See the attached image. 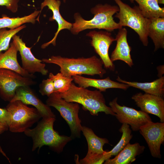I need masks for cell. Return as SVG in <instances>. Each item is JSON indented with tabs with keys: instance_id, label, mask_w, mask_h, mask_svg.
Wrapping results in <instances>:
<instances>
[{
	"instance_id": "obj_1",
	"label": "cell",
	"mask_w": 164,
	"mask_h": 164,
	"mask_svg": "<svg viewBox=\"0 0 164 164\" xmlns=\"http://www.w3.org/2000/svg\"><path fill=\"white\" fill-rule=\"evenodd\" d=\"M44 63L54 64L60 68V73L64 76L72 77L76 75L85 74L99 75L102 77L106 71L103 67L100 58L94 55L91 57L69 58L60 56H52L48 58H43Z\"/></svg>"
},
{
	"instance_id": "obj_2",
	"label": "cell",
	"mask_w": 164,
	"mask_h": 164,
	"mask_svg": "<svg viewBox=\"0 0 164 164\" xmlns=\"http://www.w3.org/2000/svg\"><path fill=\"white\" fill-rule=\"evenodd\" d=\"M119 10L118 5L97 4L91 9V12L94 16L88 20L84 19L79 13H76L74 15L75 22L72 23L70 31L72 34L77 35L87 29H103L109 32L119 29L122 27L115 21L113 17Z\"/></svg>"
},
{
	"instance_id": "obj_3",
	"label": "cell",
	"mask_w": 164,
	"mask_h": 164,
	"mask_svg": "<svg viewBox=\"0 0 164 164\" xmlns=\"http://www.w3.org/2000/svg\"><path fill=\"white\" fill-rule=\"evenodd\" d=\"M55 121V118H42L35 128H29L24 132L32 139V151L38 149L39 153L42 146L46 145L52 150L60 153L63 151L66 145L72 140L70 136L60 135L54 129Z\"/></svg>"
},
{
	"instance_id": "obj_4",
	"label": "cell",
	"mask_w": 164,
	"mask_h": 164,
	"mask_svg": "<svg viewBox=\"0 0 164 164\" xmlns=\"http://www.w3.org/2000/svg\"><path fill=\"white\" fill-rule=\"evenodd\" d=\"M59 94L67 101L81 104L83 109L89 111L92 115L97 116L99 112H104L106 114L116 115L111 107L106 105L104 97L99 91L77 86L72 82L67 91Z\"/></svg>"
},
{
	"instance_id": "obj_5",
	"label": "cell",
	"mask_w": 164,
	"mask_h": 164,
	"mask_svg": "<svg viewBox=\"0 0 164 164\" xmlns=\"http://www.w3.org/2000/svg\"><path fill=\"white\" fill-rule=\"evenodd\" d=\"M119 8L115 17L119 19L118 24L122 27L128 26L133 29L138 35L143 45L148 44L147 26L148 19L144 17L138 6L133 7L121 0H113Z\"/></svg>"
},
{
	"instance_id": "obj_6",
	"label": "cell",
	"mask_w": 164,
	"mask_h": 164,
	"mask_svg": "<svg viewBox=\"0 0 164 164\" xmlns=\"http://www.w3.org/2000/svg\"><path fill=\"white\" fill-rule=\"evenodd\" d=\"M6 108L10 115L8 126L12 132H24L42 118L36 108L29 107L19 100L9 102Z\"/></svg>"
},
{
	"instance_id": "obj_7",
	"label": "cell",
	"mask_w": 164,
	"mask_h": 164,
	"mask_svg": "<svg viewBox=\"0 0 164 164\" xmlns=\"http://www.w3.org/2000/svg\"><path fill=\"white\" fill-rule=\"evenodd\" d=\"M46 102L49 106L55 108L66 121L69 127L72 138H80L82 126L78 116L79 104L67 101L56 92L48 97Z\"/></svg>"
},
{
	"instance_id": "obj_8",
	"label": "cell",
	"mask_w": 164,
	"mask_h": 164,
	"mask_svg": "<svg viewBox=\"0 0 164 164\" xmlns=\"http://www.w3.org/2000/svg\"><path fill=\"white\" fill-rule=\"evenodd\" d=\"M117 101L116 97L111 101L109 103L110 107L115 113V116L118 121L122 124L130 125L133 131H139L142 126L152 121L148 114L141 110L121 106L118 104Z\"/></svg>"
},
{
	"instance_id": "obj_9",
	"label": "cell",
	"mask_w": 164,
	"mask_h": 164,
	"mask_svg": "<svg viewBox=\"0 0 164 164\" xmlns=\"http://www.w3.org/2000/svg\"><path fill=\"white\" fill-rule=\"evenodd\" d=\"M33 79L5 69H0V96L4 101L10 102L17 89L21 86H30L36 82Z\"/></svg>"
},
{
	"instance_id": "obj_10",
	"label": "cell",
	"mask_w": 164,
	"mask_h": 164,
	"mask_svg": "<svg viewBox=\"0 0 164 164\" xmlns=\"http://www.w3.org/2000/svg\"><path fill=\"white\" fill-rule=\"evenodd\" d=\"M81 132L85 137L88 146L86 156L80 160V164H101L107 159L106 151L103 149L104 144H109L106 138L97 136L93 130L88 127L82 126Z\"/></svg>"
},
{
	"instance_id": "obj_11",
	"label": "cell",
	"mask_w": 164,
	"mask_h": 164,
	"mask_svg": "<svg viewBox=\"0 0 164 164\" xmlns=\"http://www.w3.org/2000/svg\"><path fill=\"white\" fill-rule=\"evenodd\" d=\"M86 36L91 38V45L100 56L104 67L114 71V65L109 57L108 51L111 45L115 41V38L110 32L106 31H92L87 33Z\"/></svg>"
},
{
	"instance_id": "obj_12",
	"label": "cell",
	"mask_w": 164,
	"mask_h": 164,
	"mask_svg": "<svg viewBox=\"0 0 164 164\" xmlns=\"http://www.w3.org/2000/svg\"><path fill=\"white\" fill-rule=\"evenodd\" d=\"M139 131L147 144L151 155L161 158L160 147L164 142V122L152 121L142 126Z\"/></svg>"
},
{
	"instance_id": "obj_13",
	"label": "cell",
	"mask_w": 164,
	"mask_h": 164,
	"mask_svg": "<svg viewBox=\"0 0 164 164\" xmlns=\"http://www.w3.org/2000/svg\"><path fill=\"white\" fill-rule=\"evenodd\" d=\"M12 42L17 47L21 57L22 68L29 73L33 74L36 73L46 75L48 70L42 60L36 58L31 52V48L28 47L19 36L15 35Z\"/></svg>"
},
{
	"instance_id": "obj_14",
	"label": "cell",
	"mask_w": 164,
	"mask_h": 164,
	"mask_svg": "<svg viewBox=\"0 0 164 164\" xmlns=\"http://www.w3.org/2000/svg\"><path fill=\"white\" fill-rule=\"evenodd\" d=\"M141 110L158 117L161 122H164V100L163 97L141 92L132 97Z\"/></svg>"
},
{
	"instance_id": "obj_15",
	"label": "cell",
	"mask_w": 164,
	"mask_h": 164,
	"mask_svg": "<svg viewBox=\"0 0 164 164\" xmlns=\"http://www.w3.org/2000/svg\"><path fill=\"white\" fill-rule=\"evenodd\" d=\"M16 100L20 101L26 105L35 107L42 118H56L50 107L41 101L30 86H21L17 89L15 95L11 101Z\"/></svg>"
},
{
	"instance_id": "obj_16",
	"label": "cell",
	"mask_w": 164,
	"mask_h": 164,
	"mask_svg": "<svg viewBox=\"0 0 164 164\" xmlns=\"http://www.w3.org/2000/svg\"><path fill=\"white\" fill-rule=\"evenodd\" d=\"M61 4L60 0H44L40 5L41 12L42 10L45 7H47L53 13V16L49 18L50 21H55L57 23L58 27L53 38L49 42L43 44L41 48L43 49L46 48L50 44L53 46L56 45V40L59 32L62 30L67 29L70 30L72 23L64 19L61 15L60 12V7Z\"/></svg>"
},
{
	"instance_id": "obj_17",
	"label": "cell",
	"mask_w": 164,
	"mask_h": 164,
	"mask_svg": "<svg viewBox=\"0 0 164 164\" xmlns=\"http://www.w3.org/2000/svg\"><path fill=\"white\" fill-rule=\"evenodd\" d=\"M118 29L115 38L116 46L111 54L110 59L112 62L117 60L123 61L132 67L134 64L130 54L132 48L127 41V30L122 27Z\"/></svg>"
},
{
	"instance_id": "obj_18",
	"label": "cell",
	"mask_w": 164,
	"mask_h": 164,
	"mask_svg": "<svg viewBox=\"0 0 164 164\" xmlns=\"http://www.w3.org/2000/svg\"><path fill=\"white\" fill-rule=\"evenodd\" d=\"M72 77L73 81L78 86L84 88L94 87L101 92H105L109 88H118L125 90L130 87L127 84L113 81L109 77L101 79L87 78L80 75H74Z\"/></svg>"
},
{
	"instance_id": "obj_19",
	"label": "cell",
	"mask_w": 164,
	"mask_h": 164,
	"mask_svg": "<svg viewBox=\"0 0 164 164\" xmlns=\"http://www.w3.org/2000/svg\"><path fill=\"white\" fill-rule=\"evenodd\" d=\"M18 51L12 42L9 48L4 53H0V69H5L15 71L24 77L34 79L35 76L29 73L19 64L17 59Z\"/></svg>"
},
{
	"instance_id": "obj_20",
	"label": "cell",
	"mask_w": 164,
	"mask_h": 164,
	"mask_svg": "<svg viewBox=\"0 0 164 164\" xmlns=\"http://www.w3.org/2000/svg\"><path fill=\"white\" fill-rule=\"evenodd\" d=\"M145 147L138 143H128L114 158H109L104 164H129L135 161L136 157L144 152Z\"/></svg>"
},
{
	"instance_id": "obj_21",
	"label": "cell",
	"mask_w": 164,
	"mask_h": 164,
	"mask_svg": "<svg viewBox=\"0 0 164 164\" xmlns=\"http://www.w3.org/2000/svg\"><path fill=\"white\" fill-rule=\"evenodd\" d=\"M147 33L154 44L155 51L164 49V17L148 19Z\"/></svg>"
},
{
	"instance_id": "obj_22",
	"label": "cell",
	"mask_w": 164,
	"mask_h": 164,
	"mask_svg": "<svg viewBox=\"0 0 164 164\" xmlns=\"http://www.w3.org/2000/svg\"><path fill=\"white\" fill-rule=\"evenodd\" d=\"M118 82L124 83L141 90L145 93L163 97L164 95V77L162 76L150 82L140 83L130 82L124 80L118 77L116 79Z\"/></svg>"
},
{
	"instance_id": "obj_23",
	"label": "cell",
	"mask_w": 164,
	"mask_h": 164,
	"mask_svg": "<svg viewBox=\"0 0 164 164\" xmlns=\"http://www.w3.org/2000/svg\"><path fill=\"white\" fill-rule=\"evenodd\" d=\"M131 3L135 1L143 16L148 19L164 17V8L159 4H164V0H128Z\"/></svg>"
},
{
	"instance_id": "obj_24",
	"label": "cell",
	"mask_w": 164,
	"mask_h": 164,
	"mask_svg": "<svg viewBox=\"0 0 164 164\" xmlns=\"http://www.w3.org/2000/svg\"><path fill=\"white\" fill-rule=\"evenodd\" d=\"M40 13V11L35 10L28 15L15 18H10L3 15L0 18V29L6 28L14 29L27 23L34 24L36 21H39Z\"/></svg>"
},
{
	"instance_id": "obj_25",
	"label": "cell",
	"mask_w": 164,
	"mask_h": 164,
	"mask_svg": "<svg viewBox=\"0 0 164 164\" xmlns=\"http://www.w3.org/2000/svg\"><path fill=\"white\" fill-rule=\"evenodd\" d=\"M119 131L122 133L121 138L117 144L111 150L106 151L108 159L112 156L117 155L129 143L132 137V130L130 126L126 124H123Z\"/></svg>"
},
{
	"instance_id": "obj_26",
	"label": "cell",
	"mask_w": 164,
	"mask_h": 164,
	"mask_svg": "<svg viewBox=\"0 0 164 164\" xmlns=\"http://www.w3.org/2000/svg\"><path fill=\"white\" fill-rule=\"evenodd\" d=\"M49 78L53 81L54 92L63 93L67 91L73 81L72 77L63 76L60 72L54 75L52 73H49Z\"/></svg>"
},
{
	"instance_id": "obj_27",
	"label": "cell",
	"mask_w": 164,
	"mask_h": 164,
	"mask_svg": "<svg viewBox=\"0 0 164 164\" xmlns=\"http://www.w3.org/2000/svg\"><path fill=\"white\" fill-rule=\"evenodd\" d=\"M26 27L23 25L16 28L7 30L6 28L0 29V53L6 51L10 47V41L13 37Z\"/></svg>"
},
{
	"instance_id": "obj_28",
	"label": "cell",
	"mask_w": 164,
	"mask_h": 164,
	"mask_svg": "<svg viewBox=\"0 0 164 164\" xmlns=\"http://www.w3.org/2000/svg\"><path fill=\"white\" fill-rule=\"evenodd\" d=\"M39 92L43 96L49 97L54 92V88L53 80L49 78L43 79L39 85Z\"/></svg>"
},
{
	"instance_id": "obj_29",
	"label": "cell",
	"mask_w": 164,
	"mask_h": 164,
	"mask_svg": "<svg viewBox=\"0 0 164 164\" xmlns=\"http://www.w3.org/2000/svg\"><path fill=\"white\" fill-rule=\"evenodd\" d=\"M19 0H0V6H5L13 13H15L18 8Z\"/></svg>"
},
{
	"instance_id": "obj_30",
	"label": "cell",
	"mask_w": 164,
	"mask_h": 164,
	"mask_svg": "<svg viewBox=\"0 0 164 164\" xmlns=\"http://www.w3.org/2000/svg\"><path fill=\"white\" fill-rule=\"evenodd\" d=\"M10 119V114L5 108H0V122L4 123L8 125Z\"/></svg>"
},
{
	"instance_id": "obj_31",
	"label": "cell",
	"mask_w": 164,
	"mask_h": 164,
	"mask_svg": "<svg viewBox=\"0 0 164 164\" xmlns=\"http://www.w3.org/2000/svg\"><path fill=\"white\" fill-rule=\"evenodd\" d=\"M8 129L9 126L7 125L0 122V135L2 134L5 132L7 131ZM0 153H1L3 156L5 157L8 160L9 162H10L9 158L7 157L5 153L3 151L0 145Z\"/></svg>"
},
{
	"instance_id": "obj_32",
	"label": "cell",
	"mask_w": 164,
	"mask_h": 164,
	"mask_svg": "<svg viewBox=\"0 0 164 164\" xmlns=\"http://www.w3.org/2000/svg\"><path fill=\"white\" fill-rule=\"evenodd\" d=\"M164 66H160L158 67H157V69L158 71V73L159 74L158 75H159L160 76V74H161V71H162V72H164V70L163 71V70L164 68Z\"/></svg>"
},
{
	"instance_id": "obj_33",
	"label": "cell",
	"mask_w": 164,
	"mask_h": 164,
	"mask_svg": "<svg viewBox=\"0 0 164 164\" xmlns=\"http://www.w3.org/2000/svg\"><path fill=\"white\" fill-rule=\"evenodd\" d=\"M63 2H64V3H65L66 2V0H63Z\"/></svg>"
}]
</instances>
